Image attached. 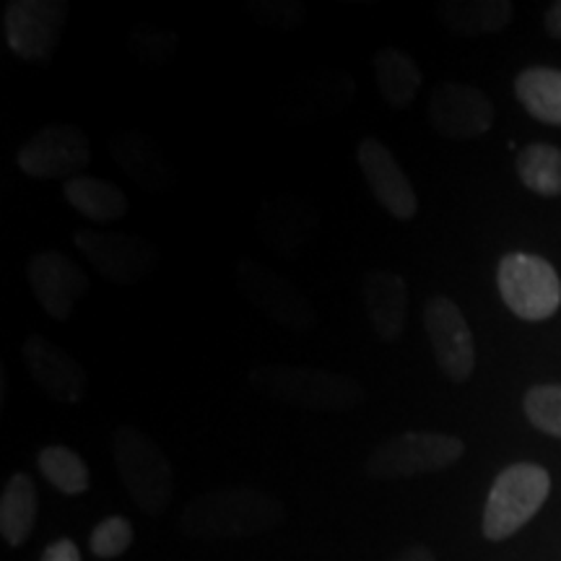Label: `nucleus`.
I'll return each instance as SVG.
<instances>
[{
    "instance_id": "f257e3e1",
    "label": "nucleus",
    "mask_w": 561,
    "mask_h": 561,
    "mask_svg": "<svg viewBox=\"0 0 561 561\" xmlns=\"http://www.w3.org/2000/svg\"><path fill=\"white\" fill-rule=\"evenodd\" d=\"M284 523V504L252 486L206 491L182 507L178 528L191 538L227 541L276 530Z\"/></svg>"
},
{
    "instance_id": "f03ea898",
    "label": "nucleus",
    "mask_w": 561,
    "mask_h": 561,
    "mask_svg": "<svg viewBox=\"0 0 561 561\" xmlns=\"http://www.w3.org/2000/svg\"><path fill=\"white\" fill-rule=\"evenodd\" d=\"M252 388L273 401L312 411H351L367 403L359 380L310 364H257L250 371Z\"/></svg>"
},
{
    "instance_id": "7ed1b4c3",
    "label": "nucleus",
    "mask_w": 561,
    "mask_h": 561,
    "mask_svg": "<svg viewBox=\"0 0 561 561\" xmlns=\"http://www.w3.org/2000/svg\"><path fill=\"white\" fill-rule=\"evenodd\" d=\"M112 458L133 504L146 515H161L174 500V468L161 447L136 426H121L112 437Z\"/></svg>"
},
{
    "instance_id": "20e7f679",
    "label": "nucleus",
    "mask_w": 561,
    "mask_h": 561,
    "mask_svg": "<svg viewBox=\"0 0 561 561\" xmlns=\"http://www.w3.org/2000/svg\"><path fill=\"white\" fill-rule=\"evenodd\" d=\"M551 494V476L536 462H515L496 476L483 510V536L504 541L528 525Z\"/></svg>"
},
{
    "instance_id": "39448f33",
    "label": "nucleus",
    "mask_w": 561,
    "mask_h": 561,
    "mask_svg": "<svg viewBox=\"0 0 561 561\" xmlns=\"http://www.w3.org/2000/svg\"><path fill=\"white\" fill-rule=\"evenodd\" d=\"M466 445L458 437L439 432H403L377 445L364 462L371 479H413L437 473L458 462Z\"/></svg>"
},
{
    "instance_id": "423d86ee",
    "label": "nucleus",
    "mask_w": 561,
    "mask_h": 561,
    "mask_svg": "<svg viewBox=\"0 0 561 561\" xmlns=\"http://www.w3.org/2000/svg\"><path fill=\"white\" fill-rule=\"evenodd\" d=\"M502 301L525 322H543L561 307V280L549 261L528 252H510L496 268Z\"/></svg>"
},
{
    "instance_id": "0eeeda50",
    "label": "nucleus",
    "mask_w": 561,
    "mask_h": 561,
    "mask_svg": "<svg viewBox=\"0 0 561 561\" xmlns=\"http://www.w3.org/2000/svg\"><path fill=\"white\" fill-rule=\"evenodd\" d=\"M234 276L244 299L278 325L289 328V331H310L318 322V310H314L310 294L268 265L252 261V257H240L234 263Z\"/></svg>"
},
{
    "instance_id": "6e6552de",
    "label": "nucleus",
    "mask_w": 561,
    "mask_h": 561,
    "mask_svg": "<svg viewBox=\"0 0 561 561\" xmlns=\"http://www.w3.org/2000/svg\"><path fill=\"white\" fill-rule=\"evenodd\" d=\"M73 244L104 280L117 286L144 284L159 265L157 248L149 240L123 231L79 229Z\"/></svg>"
},
{
    "instance_id": "1a4fd4ad",
    "label": "nucleus",
    "mask_w": 561,
    "mask_h": 561,
    "mask_svg": "<svg viewBox=\"0 0 561 561\" xmlns=\"http://www.w3.org/2000/svg\"><path fill=\"white\" fill-rule=\"evenodd\" d=\"M16 164L26 178L68 182L91 164V144L79 125L55 123L24 140Z\"/></svg>"
},
{
    "instance_id": "9d476101",
    "label": "nucleus",
    "mask_w": 561,
    "mask_h": 561,
    "mask_svg": "<svg viewBox=\"0 0 561 561\" xmlns=\"http://www.w3.org/2000/svg\"><path fill=\"white\" fill-rule=\"evenodd\" d=\"M68 19L66 0H11L3 11L5 45L21 60L50 58Z\"/></svg>"
},
{
    "instance_id": "9b49d317",
    "label": "nucleus",
    "mask_w": 561,
    "mask_h": 561,
    "mask_svg": "<svg viewBox=\"0 0 561 561\" xmlns=\"http://www.w3.org/2000/svg\"><path fill=\"white\" fill-rule=\"evenodd\" d=\"M424 331L434 359L450 382L471 380L476 369V343L460 307L447 297H434L424 307Z\"/></svg>"
},
{
    "instance_id": "f8f14e48",
    "label": "nucleus",
    "mask_w": 561,
    "mask_h": 561,
    "mask_svg": "<svg viewBox=\"0 0 561 561\" xmlns=\"http://www.w3.org/2000/svg\"><path fill=\"white\" fill-rule=\"evenodd\" d=\"M494 104L481 89L442 83L430 96V123L442 138L473 140L494 128Z\"/></svg>"
},
{
    "instance_id": "ddd939ff",
    "label": "nucleus",
    "mask_w": 561,
    "mask_h": 561,
    "mask_svg": "<svg viewBox=\"0 0 561 561\" xmlns=\"http://www.w3.org/2000/svg\"><path fill=\"white\" fill-rule=\"evenodd\" d=\"M356 161H359L364 182L369 185L375 201L392 219L411 221L419 214V198L409 174L401 170V164L380 138L364 136L356 146Z\"/></svg>"
},
{
    "instance_id": "4468645a",
    "label": "nucleus",
    "mask_w": 561,
    "mask_h": 561,
    "mask_svg": "<svg viewBox=\"0 0 561 561\" xmlns=\"http://www.w3.org/2000/svg\"><path fill=\"white\" fill-rule=\"evenodd\" d=\"M26 278L42 310L58 322L70 320L79 299L89 291L87 273L58 250L37 252L26 268Z\"/></svg>"
},
{
    "instance_id": "2eb2a0df",
    "label": "nucleus",
    "mask_w": 561,
    "mask_h": 561,
    "mask_svg": "<svg viewBox=\"0 0 561 561\" xmlns=\"http://www.w3.org/2000/svg\"><path fill=\"white\" fill-rule=\"evenodd\" d=\"M26 367L34 382L39 385L47 396L66 405H79L87 398L89 377L81 369V364L68 356L58 343H50L42 335H30L21 346Z\"/></svg>"
},
{
    "instance_id": "dca6fc26",
    "label": "nucleus",
    "mask_w": 561,
    "mask_h": 561,
    "mask_svg": "<svg viewBox=\"0 0 561 561\" xmlns=\"http://www.w3.org/2000/svg\"><path fill=\"white\" fill-rule=\"evenodd\" d=\"M110 157L125 178L136 182L146 193H167L174 185V172L170 161L161 157L159 146L138 130L117 133L110 140Z\"/></svg>"
},
{
    "instance_id": "f3484780",
    "label": "nucleus",
    "mask_w": 561,
    "mask_h": 561,
    "mask_svg": "<svg viewBox=\"0 0 561 561\" xmlns=\"http://www.w3.org/2000/svg\"><path fill=\"white\" fill-rule=\"evenodd\" d=\"M318 229L314 210L299 198H265L257 210V231L278 255L291 257L310 242Z\"/></svg>"
},
{
    "instance_id": "a211bd4d",
    "label": "nucleus",
    "mask_w": 561,
    "mask_h": 561,
    "mask_svg": "<svg viewBox=\"0 0 561 561\" xmlns=\"http://www.w3.org/2000/svg\"><path fill=\"white\" fill-rule=\"evenodd\" d=\"M362 299L377 339L385 343L401 339L405 331V320H409V286H405L401 273H367L362 284Z\"/></svg>"
},
{
    "instance_id": "6ab92c4d",
    "label": "nucleus",
    "mask_w": 561,
    "mask_h": 561,
    "mask_svg": "<svg viewBox=\"0 0 561 561\" xmlns=\"http://www.w3.org/2000/svg\"><path fill=\"white\" fill-rule=\"evenodd\" d=\"M437 16L458 37H481L507 30L515 5L510 0H447L437 9Z\"/></svg>"
},
{
    "instance_id": "aec40b11",
    "label": "nucleus",
    "mask_w": 561,
    "mask_h": 561,
    "mask_svg": "<svg viewBox=\"0 0 561 561\" xmlns=\"http://www.w3.org/2000/svg\"><path fill=\"white\" fill-rule=\"evenodd\" d=\"M62 195H66L70 208L100 224L121 221L130 210V201L125 191L102 178L81 174V178L62 182Z\"/></svg>"
},
{
    "instance_id": "412c9836",
    "label": "nucleus",
    "mask_w": 561,
    "mask_h": 561,
    "mask_svg": "<svg viewBox=\"0 0 561 561\" xmlns=\"http://www.w3.org/2000/svg\"><path fill=\"white\" fill-rule=\"evenodd\" d=\"M37 523V486L32 476L13 473L0 494V536L13 546H24Z\"/></svg>"
},
{
    "instance_id": "4be33fe9",
    "label": "nucleus",
    "mask_w": 561,
    "mask_h": 561,
    "mask_svg": "<svg viewBox=\"0 0 561 561\" xmlns=\"http://www.w3.org/2000/svg\"><path fill=\"white\" fill-rule=\"evenodd\" d=\"M375 79L382 100L396 110L411 107L424 83L419 62L409 53L392 50V47L375 55Z\"/></svg>"
},
{
    "instance_id": "5701e85b",
    "label": "nucleus",
    "mask_w": 561,
    "mask_h": 561,
    "mask_svg": "<svg viewBox=\"0 0 561 561\" xmlns=\"http://www.w3.org/2000/svg\"><path fill=\"white\" fill-rule=\"evenodd\" d=\"M515 96L530 117L546 125H561V70L533 66L515 79Z\"/></svg>"
},
{
    "instance_id": "b1692460",
    "label": "nucleus",
    "mask_w": 561,
    "mask_h": 561,
    "mask_svg": "<svg viewBox=\"0 0 561 561\" xmlns=\"http://www.w3.org/2000/svg\"><path fill=\"white\" fill-rule=\"evenodd\" d=\"M517 174L530 193L541 198L561 195V149L551 144H530L517 153Z\"/></svg>"
},
{
    "instance_id": "393cba45",
    "label": "nucleus",
    "mask_w": 561,
    "mask_h": 561,
    "mask_svg": "<svg viewBox=\"0 0 561 561\" xmlns=\"http://www.w3.org/2000/svg\"><path fill=\"white\" fill-rule=\"evenodd\" d=\"M37 468L39 473L45 476L47 483H53L55 489L68 496H79L91 486L87 462L81 460L79 453L70 450V447H62V445L42 447L37 455Z\"/></svg>"
},
{
    "instance_id": "a878e982",
    "label": "nucleus",
    "mask_w": 561,
    "mask_h": 561,
    "mask_svg": "<svg viewBox=\"0 0 561 561\" xmlns=\"http://www.w3.org/2000/svg\"><path fill=\"white\" fill-rule=\"evenodd\" d=\"M523 411L538 432L561 439V385H533L523 398Z\"/></svg>"
},
{
    "instance_id": "bb28decb",
    "label": "nucleus",
    "mask_w": 561,
    "mask_h": 561,
    "mask_svg": "<svg viewBox=\"0 0 561 561\" xmlns=\"http://www.w3.org/2000/svg\"><path fill=\"white\" fill-rule=\"evenodd\" d=\"M244 13L255 24L276 32H297L307 21V9L294 0H255L244 5Z\"/></svg>"
},
{
    "instance_id": "cd10ccee",
    "label": "nucleus",
    "mask_w": 561,
    "mask_h": 561,
    "mask_svg": "<svg viewBox=\"0 0 561 561\" xmlns=\"http://www.w3.org/2000/svg\"><path fill=\"white\" fill-rule=\"evenodd\" d=\"M130 45L136 55L149 66H167L180 47V34L161 26H136L130 34Z\"/></svg>"
},
{
    "instance_id": "c85d7f7f",
    "label": "nucleus",
    "mask_w": 561,
    "mask_h": 561,
    "mask_svg": "<svg viewBox=\"0 0 561 561\" xmlns=\"http://www.w3.org/2000/svg\"><path fill=\"white\" fill-rule=\"evenodd\" d=\"M133 538H136V533H133V525L128 517L112 515V517H104V520L91 530L89 549L100 559H117L130 549Z\"/></svg>"
},
{
    "instance_id": "c756f323",
    "label": "nucleus",
    "mask_w": 561,
    "mask_h": 561,
    "mask_svg": "<svg viewBox=\"0 0 561 561\" xmlns=\"http://www.w3.org/2000/svg\"><path fill=\"white\" fill-rule=\"evenodd\" d=\"M42 561H81V551L70 538H60V541L47 546Z\"/></svg>"
},
{
    "instance_id": "7c9ffc66",
    "label": "nucleus",
    "mask_w": 561,
    "mask_h": 561,
    "mask_svg": "<svg viewBox=\"0 0 561 561\" xmlns=\"http://www.w3.org/2000/svg\"><path fill=\"white\" fill-rule=\"evenodd\" d=\"M543 24H546V32H549L553 39H561V0H557V3L546 11Z\"/></svg>"
},
{
    "instance_id": "2f4dec72",
    "label": "nucleus",
    "mask_w": 561,
    "mask_h": 561,
    "mask_svg": "<svg viewBox=\"0 0 561 561\" xmlns=\"http://www.w3.org/2000/svg\"><path fill=\"white\" fill-rule=\"evenodd\" d=\"M392 561H437V559H434V553L426 549V546H409V549L398 553Z\"/></svg>"
}]
</instances>
